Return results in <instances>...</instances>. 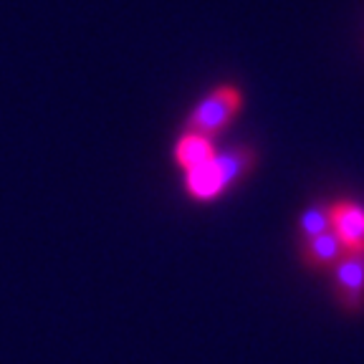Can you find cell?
<instances>
[{"instance_id":"6da1fadb","label":"cell","mask_w":364,"mask_h":364,"mask_svg":"<svg viewBox=\"0 0 364 364\" xmlns=\"http://www.w3.org/2000/svg\"><path fill=\"white\" fill-rule=\"evenodd\" d=\"M240 104H243V94L235 86H218L190 112L188 132L213 136L223 127L230 124V119L240 112Z\"/></svg>"},{"instance_id":"7a4b0ae2","label":"cell","mask_w":364,"mask_h":364,"mask_svg":"<svg viewBox=\"0 0 364 364\" xmlns=\"http://www.w3.org/2000/svg\"><path fill=\"white\" fill-rule=\"evenodd\" d=\"M329 225L347 253H364V208L339 200L329 208Z\"/></svg>"},{"instance_id":"3957f363","label":"cell","mask_w":364,"mask_h":364,"mask_svg":"<svg viewBox=\"0 0 364 364\" xmlns=\"http://www.w3.org/2000/svg\"><path fill=\"white\" fill-rule=\"evenodd\" d=\"M185 188L188 195L195 200H215L230 188V180L225 175V167H223L220 157H213L203 165L193 167V170H185Z\"/></svg>"},{"instance_id":"277c9868","label":"cell","mask_w":364,"mask_h":364,"mask_svg":"<svg viewBox=\"0 0 364 364\" xmlns=\"http://www.w3.org/2000/svg\"><path fill=\"white\" fill-rule=\"evenodd\" d=\"M336 291L341 304L359 306L364 299V253H344L336 263Z\"/></svg>"},{"instance_id":"5b68a950","label":"cell","mask_w":364,"mask_h":364,"mask_svg":"<svg viewBox=\"0 0 364 364\" xmlns=\"http://www.w3.org/2000/svg\"><path fill=\"white\" fill-rule=\"evenodd\" d=\"M215 154V144H213L210 136L200 134V132H188V134L180 136V142L175 147V162L182 170H193V167L213 159Z\"/></svg>"},{"instance_id":"8992f818","label":"cell","mask_w":364,"mask_h":364,"mask_svg":"<svg viewBox=\"0 0 364 364\" xmlns=\"http://www.w3.org/2000/svg\"><path fill=\"white\" fill-rule=\"evenodd\" d=\"M344 245L341 240L334 235V230H326V233L316 235V238H309L304 243V258H306L309 266L316 268H329L336 266V263L344 258Z\"/></svg>"},{"instance_id":"52a82bcc","label":"cell","mask_w":364,"mask_h":364,"mask_svg":"<svg viewBox=\"0 0 364 364\" xmlns=\"http://www.w3.org/2000/svg\"><path fill=\"white\" fill-rule=\"evenodd\" d=\"M299 230H301L304 238H316V235L326 233V230H331L329 225V208H324V205H311L309 210L301 213V218H299Z\"/></svg>"}]
</instances>
